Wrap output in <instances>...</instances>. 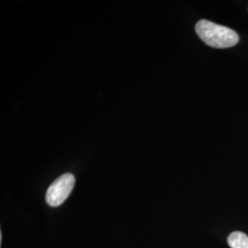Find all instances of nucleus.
<instances>
[{
  "label": "nucleus",
  "mask_w": 248,
  "mask_h": 248,
  "mask_svg": "<svg viewBox=\"0 0 248 248\" xmlns=\"http://www.w3.org/2000/svg\"><path fill=\"white\" fill-rule=\"evenodd\" d=\"M196 32L204 43L213 48H230L237 45L239 36L228 27L202 19L195 27Z\"/></svg>",
  "instance_id": "nucleus-1"
},
{
  "label": "nucleus",
  "mask_w": 248,
  "mask_h": 248,
  "mask_svg": "<svg viewBox=\"0 0 248 248\" xmlns=\"http://www.w3.org/2000/svg\"><path fill=\"white\" fill-rule=\"evenodd\" d=\"M76 178L70 173L63 174L55 179L46 191V202L52 207H57L65 202L75 186Z\"/></svg>",
  "instance_id": "nucleus-2"
},
{
  "label": "nucleus",
  "mask_w": 248,
  "mask_h": 248,
  "mask_svg": "<svg viewBox=\"0 0 248 248\" xmlns=\"http://www.w3.org/2000/svg\"><path fill=\"white\" fill-rule=\"evenodd\" d=\"M227 241L231 248H248V236L243 232H232Z\"/></svg>",
  "instance_id": "nucleus-3"
}]
</instances>
